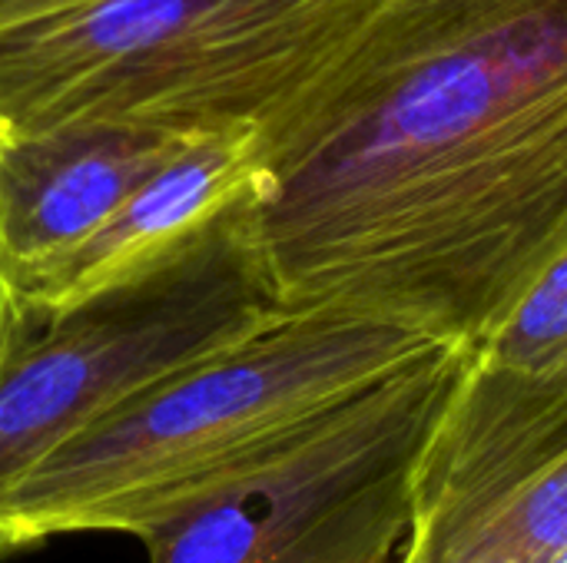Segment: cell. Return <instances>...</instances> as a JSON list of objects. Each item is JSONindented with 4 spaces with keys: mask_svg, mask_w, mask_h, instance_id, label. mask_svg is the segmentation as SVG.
<instances>
[{
    "mask_svg": "<svg viewBox=\"0 0 567 563\" xmlns=\"http://www.w3.org/2000/svg\"><path fill=\"white\" fill-rule=\"evenodd\" d=\"M282 309L249 192L136 275L40 319L0 365V498L63 441Z\"/></svg>",
    "mask_w": 567,
    "mask_h": 563,
    "instance_id": "5b68a950",
    "label": "cell"
},
{
    "mask_svg": "<svg viewBox=\"0 0 567 563\" xmlns=\"http://www.w3.org/2000/svg\"><path fill=\"white\" fill-rule=\"evenodd\" d=\"M475 352L525 372L567 368V249Z\"/></svg>",
    "mask_w": 567,
    "mask_h": 563,
    "instance_id": "9c48e42d",
    "label": "cell"
},
{
    "mask_svg": "<svg viewBox=\"0 0 567 563\" xmlns=\"http://www.w3.org/2000/svg\"><path fill=\"white\" fill-rule=\"evenodd\" d=\"M567 551V368L472 348L435 421L395 563H548Z\"/></svg>",
    "mask_w": 567,
    "mask_h": 563,
    "instance_id": "8992f818",
    "label": "cell"
},
{
    "mask_svg": "<svg viewBox=\"0 0 567 563\" xmlns=\"http://www.w3.org/2000/svg\"><path fill=\"white\" fill-rule=\"evenodd\" d=\"M256 189L252 133L203 136L136 186L116 212L27 295L40 322L163 259Z\"/></svg>",
    "mask_w": 567,
    "mask_h": 563,
    "instance_id": "ba28073f",
    "label": "cell"
},
{
    "mask_svg": "<svg viewBox=\"0 0 567 563\" xmlns=\"http://www.w3.org/2000/svg\"><path fill=\"white\" fill-rule=\"evenodd\" d=\"M439 345L359 309H282L133 395L10 484L0 557L66 534L140 538L302 421Z\"/></svg>",
    "mask_w": 567,
    "mask_h": 563,
    "instance_id": "7a4b0ae2",
    "label": "cell"
},
{
    "mask_svg": "<svg viewBox=\"0 0 567 563\" xmlns=\"http://www.w3.org/2000/svg\"><path fill=\"white\" fill-rule=\"evenodd\" d=\"M379 0H83L0 27L10 133L123 123L179 139L256 133Z\"/></svg>",
    "mask_w": 567,
    "mask_h": 563,
    "instance_id": "3957f363",
    "label": "cell"
},
{
    "mask_svg": "<svg viewBox=\"0 0 567 563\" xmlns=\"http://www.w3.org/2000/svg\"><path fill=\"white\" fill-rule=\"evenodd\" d=\"M186 143L193 139L123 123L13 133L0 149V256L23 305Z\"/></svg>",
    "mask_w": 567,
    "mask_h": 563,
    "instance_id": "52a82bcc",
    "label": "cell"
},
{
    "mask_svg": "<svg viewBox=\"0 0 567 563\" xmlns=\"http://www.w3.org/2000/svg\"><path fill=\"white\" fill-rule=\"evenodd\" d=\"M472 345L445 342L319 411L136 541L150 563H395L425 441Z\"/></svg>",
    "mask_w": 567,
    "mask_h": 563,
    "instance_id": "277c9868",
    "label": "cell"
},
{
    "mask_svg": "<svg viewBox=\"0 0 567 563\" xmlns=\"http://www.w3.org/2000/svg\"><path fill=\"white\" fill-rule=\"evenodd\" d=\"M33 329H37V319L20 302L0 292V365L27 342Z\"/></svg>",
    "mask_w": 567,
    "mask_h": 563,
    "instance_id": "30bf717a",
    "label": "cell"
},
{
    "mask_svg": "<svg viewBox=\"0 0 567 563\" xmlns=\"http://www.w3.org/2000/svg\"><path fill=\"white\" fill-rule=\"evenodd\" d=\"M548 563H567V551H565V554H558V557H551Z\"/></svg>",
    "mask_w": 567,
    "mask_h": 563,
    "instance_id": "4fadbf2b",
    "label": "cell"
},
{
    "mask_svg": "<svg viewBox=\"0 0 567 563\" xmlns=\"http://www.w3.org/2000/svg\"><path fill=\"white\" fill-rule=\"evenodd\" d=\"M73 3H83V0H0V27L56 10V7H73Z\"/></svg>",
    "mask_w": 567,
    "mask_h": 563,
    "instance_id": "8fae6325",
    "label": "cell"
},
{
    "mask_svg": "<svg viewBox=\"0 0 567 563\" xmlns=\"http://www.w3.org/2000/svg\"><path fill=\"white\" fill-rule=\"evenodd\" d=\"M10 136H13V133H10V129H7V123L0 119V149L7 146V139H10ZM0 292H3V295H10L13 302H20V305H23V299L17 295V289H13V282H10L7 269H3V256H0ZM23 309H27V305H23ZM27 312H30V309H27Z\"/></svg>",
    "mask_w": 567,
    "mask_h": 563,
    "instance_id": "7c38bea8",
    "label": "cell"
},
{
    "mask_svg": "<svg viewBox=\"0 0 567 563\" xmlns=\"http://www.w3.org/2000/svg\"><path fill=\"white\" fill-rule=\"evenodd\" d=\"M252 149L286 309L478 348L567 249V0H379Z\"/></svg>",
    "mask_w": 567,
    "mask_h": 563,
    "instance_id": "6da1fadb",
    "label": "cell"
}]
</instances>
